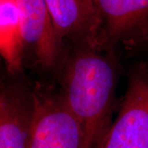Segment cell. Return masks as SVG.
Returning <instances> with one entry per match:
<instances>
[{
	"label": "cell",
	"mask_w": 148,
	"mask_h": 148,
	"mask_svg": "<svg viewBox=\"0 0 148 148\" xmlns=\"http://www.w3.org/2000/svg\"><path fill=\"white\" fill-rule=\"evenodd\" d=\"M105 50L76 47L64 62L61 91L84 127L90 148H98L109 130L117 72Z\"/></svg>",
	"instance_id": "obj_1"
},
{
	"label": "cell",
	"mask_w": 148,
	"mask_h": 148,
	"mask_svg": "<svg viewBox=\"0 0 148 148\" xmlns=\"http://www.w3.org/2000/svg\"><path fill=\"white\" fill-rule=\"evenodd\" d=\"M35 111L29 148H90L82 123L61 91L33 90Z\"/></svg>",
	"instance_id": "obj_2"
},
{
	"label": "cell",
	"mask_w": 148,
	"mask_h": 148,
	"mask_svg": "<svg viewBox=\"0 0 148 148\" xmlns=\"http://www.w3.org/2000/svg\"><path fill=\"white\" fill-rule=\"evenodd\" d=\"M98 148H148V72L130 77L119 115Z\"/></svg>",
	"instance_id": "obj_3"
},
{
	"label": "cell",
	"mask_w": 148,
	"mask_h": 148,
	"mask_svg": "<svg viewBox=\"0 0 148 148\" xmlns=\"http://www.w3.org/2000/svg\"><path fill=\"white\" fill-rule=\"evenodd\" d=\"M58 40L76 47L107 49L103 23L95 0H45Z\"/></svg>",
	"instance_id": "obj_4"
},
{
	"label": "cell",
	"mask_w": 148,
	"mask_h": 148,
	"mask_svg": "<svg viewBox=\"0 0 148 148\" xmlns=\"http://www.w3.org/2000/svg\"><path fill=\"white\" fill-rule=\"evenodd\" d=\"M20 8L25 50L45 69L63 62V45L53 28L45 0H17Z\"/></svg>",
	"instance_id": "obj_5"
},
{
	"label": "cell",
	"mask_w": 148,
	"mask_h": 148,
	"mask_svg": "<svg viewBox=\"0 0 148 148\" xmlns=\"http://www.w3.org/2000/svg\"><path fill=\"white\" fill-rule=\"evenodd\" d=\"M35 111L33 91L21 84L3 86L0 94V148H29Z\"/></svg>",
	"instance_id": "obj_6"
},
{
	"label": "cell",
	"mask_w": 148,
	"mask_h": 148,
	"mask_svg": "<svg viewBox=\"0 0 148 148\" xmlns=\"http://www.w3.org/2000/svg\"><path fill=\"white\" fill-rule=\"evenodd\" d=\"M107 49L128 40L148 27V0H95Z\"/></svg>",
	"instance_id": "obj_7"
},
{
	"label": "cell",
	"mask_w": 148,
	"mask_h": 148,
	"mask_svg": "<svg viewBox=\"0 0 148 148\" xmlns=\"http://www.w3.org/2000/svg\"><path fill=\"white\" fill-rule=\"evenodd\" d=\"M0 51L8 71L19 73L25 45L17 0H0Z\"/></svg>",
	"instance_id": "obj_8"
},
{
	"label": "cell",
	"mask_w": 148,
	"mask_h": 148,
	"mask_svg": "<svg viewBox=\"0 0 148 148\" xmlns=\"http://www.w3.org/2000/svg\"><path fill=\"white\" fill-rule=\"evenodd\" d=\"M127 49L135 50L145 49H148V27L128 40L123 43Z\"/></svg>",
	"instance_id": "obj_9"
}]
</instances>
